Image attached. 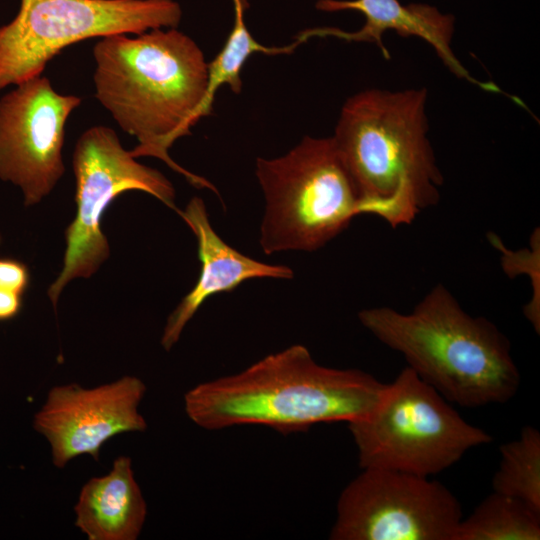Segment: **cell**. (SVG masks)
I'll return each mask as SVG.
<instances>
[{
  "label": "cell",
  "mask_w": 540,
  "mask_h": 540,
  "mask_svg": "<svg viewBox=\"0 0 540 540\" xmlns=\"http://www.w3.org/2000/svg\"><path fill=\"white\" fill-rule=\"evenodd\" d=\"M29 281V270L24 263L15 259H0V288L23 295Z\"/></svg>",
  "instance_id": "obj_18"
},
{
  "label": "cell",
  "mask_w": 540,
  "mask_h": 540,
  "mask_svg": "<svg viewBox=\"0 0 540 540\" xmlns=\"http://www.w3.org/2000/svg\"><path fill=\"white\" fill-rule=\"evenodd\" d=\"M145 392V384L135 376L91 389L75 383L54 386L35 414L33 427L47 439L57 468L83 454L98 460L112 437L146 430L138 412Z\"/></svg>",
  "instance_id": "obj_11"
},
{
  "label": "cell",
  "mask_w": 540,
  "mask_h": 540,
  "mask_svg": "<svg viewBox=\"0 0 540 540\" xmlns=\"http://www.w3.org/2000/svg\"><path fill=\"white\" fill-rule=\"evenodd\" d=\"M73 170L76 215L65 231L63 268L47 292L55 310L71 280L91 277L108 259L110 248L101 222L116 197L126 191H143L180 211L172 183L160 171L137 162L109 127L96 125L81 134L73 153Z\"/></svg>",
  "instance_id": "obj_8"
},
{
  "label": "cell",
  "mask_w": 540,
  "mask_h": 540,
  "mask_svg": "<svg viewBox=\"0 0 540 540\" xmlns=\"http://www.w3.org/2000/svg\"><path fill=\"white\" fill-rule=\"evenodd\" d=\"M358 319L449 402L466 408L505 403L520 387L507 337L487 318L468 314L442 284L409 313L374 307Z\"/></svg>",
  "instance_id": "obj_3"
},
{
  "label": "cell",
  "mask_w": 540,
  "mask_h": 540,
  "mask_svg": "<svg viewBox=\"0 0 540 540\" xmlns=\"http://www.w3.org/2000/svg\"><path fill=\"white\" fill-rule=\"evenodd\" d=\"M93 56L95 96L121 129L138 140L131 155L158 158L194 187L218 195L211 182L168 153L200 120L208 63L198 44L177 28H158L134 37H101Z\"/></svg>",
  "instance_id": "obj_1"
},
{
  "label": "cell",
  "mask_w": 540,
  "mask_h": 540,
  "mask_svg": "<svg viewBox=\"0 0 540 540\" xmlns=\"http://www.w3.org/2000/svg\"><path fill=\"white\" fill-rule=\"evenodd\" d=\"M315 7L323 12L357 11L364 15L365 23L352 32L335 27L306 29L295 37L301 44L312 37L326 36L350 42H368L375 44L389 59L382 37L387 31H395L402 37H418L427 42L456 77L485 91L502 93L496 84L473 78L456 58L451 48L455 18L442 13L435 6L426 3L402 4L398 0H318Z\"/></svg>",
  "instance_id": "obj_12"
},
{
  "label": "cell",
  "mask_w": 540,
  "mask_h": 540,
  "mask_svg": "<svg viewBox=\"0 0 540 540\" xmlns=\"http://www.w3.org/2000/svg\"><path fill=\"white\" fill-rule=\"evenodd\" d=\"M178 214L196 237L201 270L194 287L167 319L161 338L166 351L177 343L186 324L209 297L230 292L251 279H291L294 276L288 266L263 263L227 244L213 229L201 198L193 197Z\"/></svg>",
  "instance_id": "obj_13"
},
{
  "label": "cell",
  "mask_w": 540,
  "mask_h": 540,
  "mask_svg": "<svg viewBox=\"0 0 540 540\" xmlns=\"http://www.w3.org/2000/svg\"><path fill=\"white\" fill-rule=\"evenodd\" d=\"M540 513L497 492L488 495L465 519L452 540H539Z\"/></svg>",
  "instance_id": "obj_15"
},
{
  "label": "cell",
  "mask_w": 540,
  "mask_h": 540,
  "mask_svg": "<svg viewBox=\"0 0 540 540\" xmlns=\"http://www.w3.org/2000/svg\"><path fill=\"white\" fill-rule=\"evenodd\" d=\"M181 19L174 0H21L16 17L0 26V91L42 75L78 41L177 28Z\"/></svg>",
  "instance_id": "obj_7"
},
{
  "label": "cell",
  "mask_w": 540,
  "mask_h": 540,
  "mask_svg": "<svg viewBox=\"0 0 540 540\" xmlns=\"http://www.w3.org/2000/svg\"><path fill=\"white\" fill-rule=\"evenodd\" d=\"M348 428L360 468L426 477L449 468L471 448L492 441L408 366L386 384L374 410L348 423Z\"/></svg>",
  "instance_id": "obj_6"
},
{
  "label": "cell",
  "mask_w": 540,
  "mask_h": 540,
  "mask_svg": "<svg viewBox=\"0 0 540 540\" xmlns=\"http://www.w3.org/2000/svg\"><path fill=\"white\" fill-rule=\"evenodd\" d=\"M81 102L42 75L0 98V179L20 187L25 206L39 203L64 174L65 124Z\"/></svg>",
  "instance_id": "obj_10"
},
{
  "label": "cell",
  "mask_w": 540,
  "mask_h": 540,
  "mask_svg": "<svg viewBox=\"0 0 540 540\" xmlns=\"http://www.w3.org/2000/svg\"><path fill=\"white\" fill-rule=\"evenodd\" d=\"M500 454L493 491L516 498L540 513V432L524 426L517 439L500 446Z\"/></svg>",
  "instance_id": "obj_17"
},
{
  "label": "cell",
  "mask_w": 540,
  "mask_h": 540,
  "mask_svg": "<svg viewBox=\"0 0 540 540\" xmlns=\"http://www.w3.org/2000/svg\"><path fill=\"white\" fill-rule=\"evenodd\" d=\"M75 525L89 540H135L147 506L132 470L131 459L119 456L111 471L88 480L75 505Z\"/></svg>",
  "instance_id": "obj_14"
},
{
  "label": "cell",
  "mask_w": 540,
  "mask_h": 540,
  "mask_svg": "<svg viewBox=\"0 0 540 540\" xmlns=\"http://www.w3.org/2000/svg\"><path fill=\"white\" fill-rule=\"evenodd\" d=\"M232 3L234 24L224 46L216 57L208 63L207 90L199 110L200 119L212 113L215 95L221 86L227 85L235 94L241 92V70L252 54H290L301 44L295 40L291 44L280 47L262 45L254 39L244 20L248 0H232Z\"/></svg>",
  "instance_id": "obj_16"
},
{
  "label": "cell",
  "mask_w": 540,
  "mask_h": 540,
  "mask_svg": "<svg viewBox=\"0 0 540 540\" xmlns=\"http://www.w3.org/2000/svg\"><path fill=\"white\" fill-rule=\"evenodd\" d=\"M255 174L265 198L259 242L267 255L315 251L364 214L332 137L305 136L282 156L258 158Z\"/></svg>",
  "instance_id": "obj_5"
},
{
  "label": "cell",
  "mask_w": 540,
  "mask_h": 540,
  "mask_svg": "<svg viewBox=\"0 0 540 540\" xmlns=\"http://www.w3.org/2000/svg\"><path fill=\"white\" fill-rule=\"evenodd\" d=\"M457 497L429 477L364 468L342 491L332 540H452Z\"/></svg>",
  "instance_id": "obj_9"
},
{
  "label": "cell",
  "mask_w": 540,
  "mask_h": 540,
  "mask_svg": "<svg viewBox=\"0 0 540 540\" xmlns=\"http://www.w3.org/2000/svg\"><path fill=\"white\" fill-rule=\"evenodd\" d=\"M385 388L359 369L322 366L297 344L237 374L198 384L186 392L184 405L189 419L207 430L263 425L289 434L366 418Z\"/></svg>",
  "instance_id": "obj_2"
},
{
  "label": "cell",
  "mask_w": 540,
  "mask_h": 540,
  "mask_svg": "<svg viewBox=\"0 0 540 540\" xmlns=\"http://www.w3.org/2000/svg\"><path fill=\"white\" fill-rule=\"evenodd\" d=\"M425 88L368 89L343 105L332 139L364 214L408 225L440 199L442 173L428 138Z\"/></svg>",
  "instance_id": "obj_4"
},
{
  "label": "cell",
  "mask_w": 540,
  "mask_h": 540,
  "mask_svg": "<svg viewBox=\"0 0 540 540\" xmlns=\"http://www.w3.org/2000/svg\"><path fill=\"white\" fill-rule=\"evenodd\" d=\"M22 307V295L0 288V321L15 317Z\"/></svg>",
  "instance_id": "obj_19"
}]
</instances>
